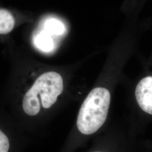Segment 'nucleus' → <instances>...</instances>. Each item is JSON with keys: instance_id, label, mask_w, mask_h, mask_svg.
<instances>
[{"instance_id": "1", "label": "nucleus", "mask_w": 152, "mask_h": 152, "mask_svg": "<svg viewBox=\"0 0 152 152\" xmlns=\"http://www.w3.org/2000/svg\"><path fill=\"white\" fill-rule=\"evenodd\" d=\"M63 81L56 72H49L39 76L28 91L23 101V108L29 115H36L40 110L39 96L43 108H50L63 92Z\"/></svg>"}, {"instance_id": "2", "label": "nucleus", "mask_w": 152, "mask_h": 152, "mask_svg": "<svg viewBox=\"0 0 152 152\" xmlns=\"http://www.w3.org/2000/svg\"><path fill=\"white\" fill-rule=\"evenodd\" d=\"M110 102V94L103 87L93 89L84 100L77 117V126L82 134L95 133L105 122Z\"/></svg>"}, {"instance_id": "3", "label": "nucleus", "mask_w": 152, "mask_h": 152, "mask_svg": "<svg viewBox=\"0 0 152 152\" xmlns=\"http://www.w3.org/2000/svg\"><path fill=\"white\" fill-rule=\"evenodd\" d=\"M135 97L139 107L148 114H152V77L142 79L135 89Z\"/></svg>"}, {"instance_id": "4", "label": "nucleus", "mask_w": 152, "mask_h": 152, "mask_svg": "<svg viewBox=\"0 0 152 152\" xmlns=\"http://www.w3.org/2000/svg\"><path fill=\"white\" fill-rule=\"evenodd\" d=\"M41 28L53 36H60L66 32L64 22L54 16H48L44 19L41 23Z\"/></svg>"}, {"instance_id": "5", "label": "nucleus", "mask_w": 152, "mask_h": 152, "mask_svg": "<svg viewBox=\"0 0 152 152\" xmlns=\"http://www.w3.org/2000/svg\"><path fill=\"white\" fill-rule=\"evenodd\" d=\"M33 44L37 49L45 53H49L54 49L53 36L43 29L36 33L33 37Z\"/></svg>"}, {"instance_id": "6", "label": "nucleus", "mask_w": 152, "mask_h": 152, "mask_svg": "<svg viewBox=\"0 0 152 152\" xmlns=\"http://www.w3.org/2000/svg\"><path fill=\"white\" fill-rule=\"evenodd\" d=\"M15 25L14 14L7 9L0 8V34L11 32Z\"/></svg>"}, {"instance_id": "7", "label": "nucleus", "mask_w": 152, "mask_h": 152, "mask_svg": "<svg viewBox=\"0 0 152 152\" xmlns=\"http://www.w3.org/2000/svg\"><path fill=\"white\" fill-rule=\"evenodd\" d=\"M10 147L9 140L5 134L0 130V152L9 151Z\"/></svg>"}]
</instances>
